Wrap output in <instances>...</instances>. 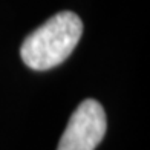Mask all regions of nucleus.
Listing matches in <instances>:
<instances>
[{
  "instance_id": "f257e3e1",
  "label": "nucleus",
  "mask_w": 150,
  "mask_h": 150,
  "mask_svg": "<svg viewBox=\"0 0 150 150\" xmlns=\"http://www.w3.org/2000/svg\"><path fill=\"white\" fill-rule=\"evenodd\" d=\"M81 34L83 23L75 12H58L25 38L20 55L25 64L34 71L52 69L72 54Z\"/></svg>"
},
{
  "instance_id": "f03ea898",
  "label": "nucleus",
  "mask_w": 150,
  "mask_h": 150,
  "mask_svg": "<svg viewBox=\"0 0 150 150\" xmlns=\"http://www.w3.org/2000/svg\"><path fill=\"white\" fill-rule=\"evenodd\" d=\"M106 113L98 101L84 100L71 115L57 150H95L106 133Z\"/></svg>"
}]
</instances>
